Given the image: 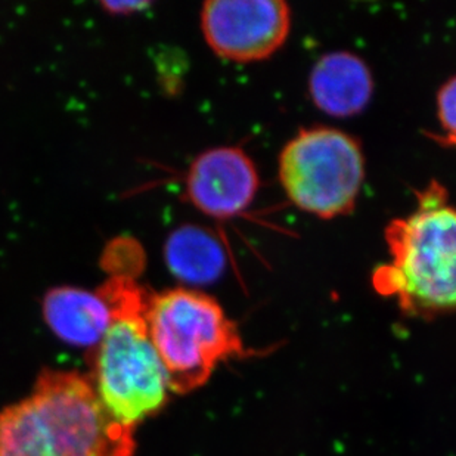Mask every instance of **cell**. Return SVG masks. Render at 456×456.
I'll use <instances>...</instances> for the list:
<instances>
[{
    "mask_svg": "<svg viewBox=\"0 0 456 456\" xmlns=\"http://www.w3.org/2000/svg\"><path fill=\"white\" fill-rule=\"evenodd\" d=\"M134 430L117 422L89 375L42 370L28 396L0 408V456H134Z\"/></svg>",
    "mask_w": 456,
    "mask_h": 456,
    "instance_id": "1",
    "label": "cell"
},
{
    "mask_svg": "<svg viewBox=\"0 0 456 456\" xmlns=\"http://www.w3.org/2000/svg\"><path fill=\"white\" fill-rule=\"evenodd\" d=\"M388 260L372 272L375 291L408 316L435 318L456 312V206L440 182L417 192L409 215L384 231Z\"/></svg>",
    "mask_w": 456,
    "mask_h": 456,
    "instance_id": "2",
    "label": "cell"
},
{
    "mask_svg": "<svg viewBox=\"0 0 456 456\" xmlns=\"http://www.w3.org/2000/svg\"><path fill=\"white\" fill-rule=\"evenodd\" d=\"M111 322L89 352V379L103 408L117 422L136 430L167 405L170 387L148 330L151 291L134 276L111 275L98 289Z\"/></svg>",
    "mask_w": 456,
    "mask_h": 456,
    "instance_id": "3",
    "label": "cell"
},
{
    "mask_svg": "<svg viewBox=\"0 0 456 456\" xmlns=\"http://www.w3.org/2000/svg\"><path fill=\"white\" fill-rule=\"evenodd\" d=\"M147 319L168 387L176 395L203 387L222 362L247 356L237 323L200 289L176 287L151 293Z\"/></svg>",
    "mask_w": 456,
    "mask_h": 456,
    "instance_id": "4",
    "label": "cell"
},
{
    "mask_svg": "<svg viewBox=\"0 0 456 456\" xmlns=\"http://www.w3.org/2000/svg\"><path fill=\"white\" fill-rule=\"evenodd\" d=\"M365 170L361 142L328 126L298 130L285 143L278 163L281 185L289 201L323 220L354 210Z\"/></svg>",
    "mask_w": 456,
    "mask_h": 456,
    "instance_id": "5",
    "label": "cell"
},
{
    "mask_svg": "<svg viewBox=\"0 0 456 456\" xmlns=\"http://www.w3.org/2000/svg\"><path fill=\"white\" fill-rule=\"evenodd\" d=\"M201 30L222 60L258 62L289 39L291 9L282 0H210L201 9Z\"/></svg>",
    "mask_w": 456,
    "mask_h": 456,
    "instance_id": "6",
    "label": "cell"
},
{
    "mask_svg": "<svg viewBox=\"0 0 456 456\" xmlns=\"http://www.w3.org/2000/svg\"><path fill=\"white\" fill-rule=\"evenodd\" d=\"M258 188L257 167L238 147L210 148L195 157L186 173V199L211 219L241 215L253 203Z\"/></svg>",
    "mask_w": 456,
    "mask_h": 456,
    "instance_id": "7",
    "label": "cell"
},
{
    "mask_svg": "<svg viewBox=\"0 0 456 456\" xmlns=\"http://www.w3.org/2000/svg\"><path fill=\"white\" fill-rule=\"evenodd\" d=\"M314 107L337 118L361 114L374 95V77L361 56L336 51L321 56L309 76Z\"/></svg>",
    "mask_w": 456,
    "mask_h": 456,
    "instance_id": "8",
    "label": "cell"
},
{
    "mask_svg": "<svg viewBox=\"0 0 456 456\" xmlns=\"http://www.w3.org/2000/svg\"><path fill=\"white\" fill-rule=\"evenodd\" d=\"M42 314L61 341L89 352L100 345L111 322V310L100 289L89 291L71 285L49 289Z\"/></svg>",
    "mask_w": 456,
    "mask_h": 456,
    "instance_id": "9",
    "label": "cell"
},
{
    "mask_svg": "<svg viewBox=\"0 0 456 456\" xmlns=\"http://www.w3.org/2000/svg\"><path fill=\"white\" fill-rule=\"evenodd\" d=\"M164 262L183 284H213L224 272L226 253L219 238L208 229L182 224L164 242Z\"/></svg>",
    "mask_w": 456,
    "mask_h": 456,
    "instance_id": "10",
    "label": "cell"
},
{
    "mask_svg": "<svg viewBox=\"0 0 456 456\" xmlns=\"http://www.w3.org/2000/svg\"><path fill=\"white\" fill-rule=\"evenodd\" d=\"M440 134L435 138L444 147L456 148V76L444 82L436 98Z\"/></svg>",
    "mask_w": 456,
    "mask_h": 456,
    "instance_id": "11",
    "label": "cell"
},
{
    "mask_svg": "<svg viewBox=\"0 0 456 456\" xmlns=\"http://www.w3.org/2000/svg\"><path fill=\"white\" fill-rule=\"evenodd\" d=\"M103 11L112 15H130V13L142 12L143 9L150 8V2H103L101 4Z\"/></svg>",
    "mask_w": 456,
    "mask_h": 456,
    "instance_id": "12",
    "label": "cell"
}]
</instances>
